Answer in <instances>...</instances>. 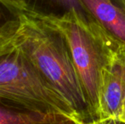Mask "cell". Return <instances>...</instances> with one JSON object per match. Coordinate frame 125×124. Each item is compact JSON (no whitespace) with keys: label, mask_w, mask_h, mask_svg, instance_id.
<instances>
[{"label":"cell","mask_w":125,"mask_h":124,"mask_svg":"<svg viewBox=\"0 0 125 124\" xmlns=\"http://www.w3.org/2000/svg\"><path fill=\"white\" fill-rule=\"evenodd\" d=\"M11 42L38 69L84 124L95 122L85 99L71 49L65 36L54 26L27 12L18 14Z\"/></svg>","instance_id":"6da1fadb"},{"label":"cell","mask_w":125,"mask_h":124,"mask_svg":"<svg viewBox=\"0 0 125 124\" xmlns=\"http://www.w3.org/2000/svg\"><path fill=\"white\" fill-rule=\"evenodd\" d=\"M38 17L54 26L65 36L85 99L94 121H99L102 72L114 50L120 45L104 31L94 30L74 15Z\"/></svg>","instance_id":"7a4b0ae2"},{"label":"cell","mask_w":125,"mask_h":124,"mask_svg":"<svg viewBox=\"0 0 125 124\" xmlns=\"http://www.w3.org/2000/svg\"><path fill=\"white\" fill-rule=\"evenodd\" d=\"M11 43L13 48L0 55V99L23 106L28 111L75 117L67 102Z\"/></svg>","instance_id":"3957f363"},{"label":"cell","mask_w":125,"mask_h":124,"mask_svg":"<svg viewBox=\"0 0 125 124\" xmlns=\"http://www.w3.org/2000/svg\"><path fill=\"white\" fill-rule=\"evenodd\" d=\"M125 99V46H118L102 72L100 120L118 118Z\"/></svg>","instance_id":"277c9868"},{"label":"cell","mask_w":125,"mask_h":124,"mask_svg":"<svg viewBox=\"0 0 125 124\" xmlns=\"http://www.w3.org/2000/svg\"><path fill=\"white\" fill-rule=\"evenodd\" d=\"M89 15L116 43L125 46V10L114 0H80Z\"/></svg>","instance_id":"5b68a950"},{"label":"cell","mask_w":125,"mask_h":124,"mask_svg":"<svg viewBox=\"0 0 125 124\" xmlns=\"http://www.w3.org/2000/svg\"><path fill=\"white\" fill-rule=\"evenodd\" d=\"M27 13L38 16H63L67 14L78 17L94 30H103L93 19L80 0H22Z\"/></svg>","instance_id":"8992f818"},{"label":"cell","mask_w":125,"mask_h":124,"mask_svg":"<svg viewBox=\"0 0 125 124\" xmlns=\"http://www.w3.org/2000/svg\"><path fill=\"white\" fill-rule=\"evenodd\" d=\"M55 114L16 111L0 105V124H42L52 119Z\"/></svg>","instance_id":"52a82bcc"},{"label":"cell","mask_w":125,"mask_h":124,"mask_svg":"<svg viewBox=\"0 0 125 124\" xmlns=\"http://www.w3.org/2000/svg\"><path fill=\"white\" fill-rule=\"evenodd\" d=\"M8 13L11 14L0 5V40H3L10 33L13 22L16 17H9Z\"/></svg>","instance_id":"ba28073f"},{"label":"cell","mask_w":125,"mask_h":124,"mask_svg":"<svg viewBox=\"0 0 125 124\" xmlns=\"http://www.w3.org/2000/svg\"><path fill=\"white\" fill-rule=\"evenodd\" d=\"M0 5L14 15L26 11L22 0H0Z\"/></svg>","instance_id":"9c48e42d"},{"label":"cell","mask_w":125,"mask_h":124,"mask_svg":"<svg viewBox=\"0 0 125 124\" xmlns=\"http://www.w3.org/2000/svg\"><path fill=\"white\" fill-rule=\"evenodd\" d=\"M42 124H84L73 116L64 114H55L52 119Z\"/></svg>","instance_id":"30bf717a"},{"label":"cell","mask_w":125,"mask_h":124,"mask_svg":"<svg viewBox=\"0 0 125 124\" xmlns=\"http://www.w3.org/2000/svg\"><path fill=\"white\" fill-rule=\"evenodd\" d=\"M105 124H125V121H123L118 118H112V119L103 121Z\"/></svg>","instance_id":"8fae6325"},{"label":"cell","mask_w":125,"mask_h":124,"mask_svg":"<svg viewBox=\"0 0 125 124\" xmlns=\"http://www.w3.org/2000/svg\"><path fill=\"white\" fill-rule=\"evenodd\" d=\"M118 119H121V120H123V121H125V99H124V103H123L122 111H121L120 116H119Z\"/></svg>","instance_id":"7c38bea8"},{"label":"cell","mask_w":125,"mask_h":124,"mask_svg":"<svg viewBox=\"0 0 125 124\" xmlns=\"http://www.w3.org/2000/svg\"><path fill=\"white\" fill-rule=\"evenodd\" d=\"M117 4H119L125 10V0H114Z\"/></svg>","instance_id":"4fadbf2b"},{"label":"cell","mask_w":125,"mask_h":124,"mask_svg":"<svg viewBox=\"0 0 125 124\" xmlns=\"http://www.w3.org/2000/svg\"><path fill=\"white\" fill-rule=\"evenodd\" d=\"M88 124H105V123H104L103 121H95V122H93V123H88Z\"/></svg>","instance_id":"5bb4252c"}]
</instances>
